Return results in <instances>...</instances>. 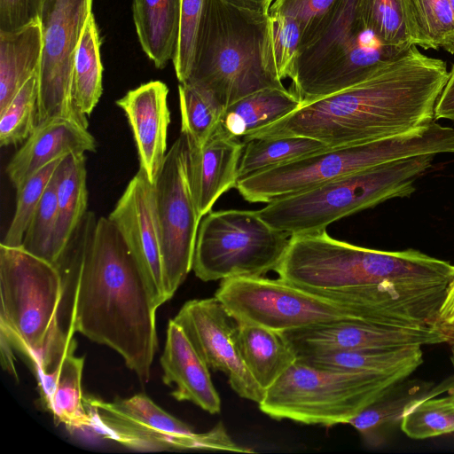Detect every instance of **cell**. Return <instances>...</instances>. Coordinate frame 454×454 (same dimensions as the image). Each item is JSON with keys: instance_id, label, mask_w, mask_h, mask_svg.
Returning <instances> with one entry per match:
<instances>
[{"instance_id": "5b68a950", "label": "cell", "mask_w": 454, "mask_h": 454, "mask_svg": "<svg viewBox=\"0 0 454 454\" xmlns=\"http://www.w3.org/2000/svg\"><path fill=\"white\" fill-rule=\"evenodd\" d=\"M267 16L229 0H205L184 82L211 93L224 110L257 90L285 87L262 65Z\"/></svg>"}, {"instance_id": "8fae6325", "label": "cell", "mask_w": 454, "mask_h": 454, "mask_svg": "<svg viewBox=\"0 0 454 454\" xmlns=\"http://www.w3.org/2000/svg\"><path fill=\"white\" fill-rule=\"evenodd\" d=\"M92 429L104 438L139 450H207L253 452L237 444L219 422L205 433H196L145 394L106 402L84 397Z\"/></svg>"}, {"instance_id": "f6af8a7d", "label": "cell", "mask_w": 454, "mask_h": 454, "mask_svg": "<svg viewBox=\"0 0 454 454\" xmlns=\"http://www.w3.org/2000/svg\"><path fill=\"white\" fill-rule=\"evenodd\" d=\"M13 346L6 339V337L0 333V350H1V364L4 370L10 372L16 379L18 378L14 365V356L12 351Z\"/></svg>"}, {"instance_id": "f1b7e54d", "label": "cell", "mask_w": 454, "mask_h": 454, "mask_svg": "<svg viewBox=\"0 0 454 454\" xmlns=\"http://www.w3.org/2000/svg\"><path fill=\"white\" fill-rule=\"evenodd\" d=\"M100 35L91 12L86 20L76 48L72 92L77 109L89 117L98 105L103 91V65Z\"/></svg>"}, {"instance_id": "60d3db41", "label": "cell", "mask_w": 454, "mask_h": 454, "mask_svg": "<svg viewBox=\"0 0 454 454\" xmlns=\"http://www.w3.org/2000/svg\"><path fill=\"white\" fill-rule=\"evenodd\" d=\"M204 3L205 0H181L179 36L172 59L179 83L186 82L190 74Z\"/></svg>"}, {"instance_id": "cb8c5ba5", "label": "cell", "mask_w": 454, "mask_h": 454, "mask_svg": "<svg viewBox=\"0 0 454 454\" xmlns=\"http://www.w3.org/2000/svg\"><path fill=\"white\" fill-rule=\"evenodd\" d=\"M238 345L247 368L265 392L298 359L281 333L252 323L238 321Z\"/></svg>"}, {"instance_id": "d6a6232c", "label": "cell", "mask_w": 454, "mask_h": 454, "mask_svg": "<svg viewBox=\"0 0 454 454\" xmlns=\"http://www.w3.org/2000/svg\"><path fill=\"white\" fill-rule=\"evenodd\" d=\"M398 384L348 423L371 445L378 444L385 430L397 421L401 422L405 410L411 404L427 395L444 391L442 386L435 387L429 392H422L419 386L397 390Z\"/></svg>"}, {"instance_id": "d6986e66", "label": "cell", "mask_w": 454, "mask_h": 454, "mask_svg": "<svg viewBox=\"0 0 454 454\" xmlns=\"http://www.w3.org/2000/svg\"><path fill=\"white\" fill-rule=\"evenodd\" d=\"M243 148L241 140L225 135L219 128L203 145H189V181L200 219L221 195L236 187Z\"/></svg>"}, {"instance_id": "9c48e42d", "label": "cell", "mask_w": 454, "mask_h": 454, "mask_svg": "<svg viewBox=\"0 0 454 454\" xmlns=\"http://www.w3.org/2000/svg\"><path fill=\"white\" fill-rule=\"evenodd\" d=\"M400 54L365 27L357 0H340L317 36L301 46L290 90L309 103L359 82Z\"/></svg>"}, {"instance_id": "5bb4252c", "label": "cell", "mask_w": 454, "mask_h": 454, "mask_svg": "<svg viewBox=\"0 0 454 454\" xmlns=\"http://www.w3.org/2000/svg\"><path fill=\"white\" fill-rule=\"evenodd\" d=\"M188 157V141L180 134L167 153L154 184L167 300L172 298L192 270L201 221L191 191Z\"/></svg>"}, {"instance_id": "836d02e7", "label": "cell", "mask_w": 454, "mask_h": 454, "mask_svg": "<svg viewBox=\"0 0 454 454\" xmlns=\"http://www.w3.org/2000/svg\"><path fill=\"white\" fill-rule=\"evenodd\" d=\"M181 134L190 146L203 145L219 128L224 108L207 90L183 82L178 85Z\"/></svg>"}, {"instance_id": "d4e9b609", "label": "cell", "mask_w": 454, "mask_h": 454, "mask_svg": "<svg viewBox=\"0 0 454 454\" xmlns=\"http://www.w3.org/2000/svg\"><path fill=\"white\" fill-rule=\"evenodd\" d=\"M301 105L298 96L286 87L262 89L226 107L219 129L225 135L243 141Z\"/></svg>"}, {"instance_id": "7bdbcfd3", "label": "cell", "mask_w": 454, "mask_h": 454, "mask_svg": "<svg viewBox=\"0 0 454 454\" xmlns=\"http://www.w3.org/2000/svg\"><path fill=\"white\" fill-rule=\"evenodd\" d=\"M435 326L454 341V276L450 281L438 311Z\"/></svg>"}, {"instance_id": "7a4b0ae2", "label": "cell", "mask_w": 454, "mask_h": 454, "mask_svg": "<svg viewBox=\"0 0 454 454\" xmlns=\"http://www.w3.org/2000/svg\"><path fill=\"white\" fill-rule=\"evenodd\" d=\"M449 77L444 61L412 45L342 90L301 104L295 111L244 141L304 136L329 147L403 135L434 121V108Z\"/></svg>"}, {"instance_id": "83f0119b", "label": "cell", "mask_w": 454, "mask_h": 454, "mask_svg": "<svg viewBox=\"0 0 454 454\" xmlns=\"http://www.w3.org/2000/svg\"><path fill=\"white\" fill-rule=\"evenodd\" d=\"M84 153L66 155L56 168L58 221L52 262L56 264L87 213L88 190Z\"/></svg>"}, {"instance_id": "7c38bea8", "label": "cell", "mask_w": 454, "mask_h": 454, "mask_svg": "<svg viewBox=\"0 0 454 454\" xmlns=\"http://www.w3.org/2000/svg\"><path fill=\"white\" fill-rule=\"evenodd\" d=\"M215 296L237 321L279 333L342 320L361 321L340 300L301 288L279 277L222 279Z\"/></svg>"}, {"instance_id": "8992f818", "label": "cell", "mask_w": 454, "mask_h": 454, "mask_svg": "<svg viewBox=\"0 0 454 454\" xmlns=\"http://www.w3.org/2000/svg\"><path fill=\"white\" fill-rule=\"evenodd\" d=\"M434 158L424 154L353 172L276 199L257 211L271 227L290 236L325 231L356 212L411 195Z\"/></svg>"}, {"instance_id": "52a82bcc", "label": "cell", "mask_w": 454, "mask_h": 454, "mask_svg": "<svg viewBox=\"0 0 454 454\" xmlns=\"http://www.w3.org/2000/svg\"><path fill=\"white\" fill-rule=\"evenodd\" d=\"M439 153H454V129L434 121L396 137L329 147L242 178L235 188L249 202L269 203L377 165Z\"/></svg>"}, {"instance_id": "f546056e", "label": "cell", "mask_w": 454, "mask_h": 454, "mask_svg": "<svg viewBox=\"0 0 454 454\" xmlns=\"http://www.w3.org/2000/svg\"><path fill=\"white\" fill-rule=\"evenodd\" d=\"M411 43L454 53V14L449 0H401Z\"/></svg>"}, {"instance_id": "d590c367", "label": "cell", "mask_w": 454, "mask_h": 454, "mask_svg": "<svg viewBox=\"0 0 454 454\" xmlns=\"http://www.w3.org/2000/svg\"><path fill=\"white\" fill-rule=\"evenodd\" d=\"M34 74L0 112L1 146L24 143L37 127L39 76Z\"/></svg>"}, {"instance_id": "3957f363", "label": "cell", "mask_w": 454, "mask_h": 454, "mask_svg": "<svg viewBox=\"0 0 454 454\" xmlns=\"http://www.w3.org/2000/svg\"><path fill=\"white\" fill-rule=\"evenodd\" d=\"M276 273L306 290L339 292L388 283L449 284L454 265L415 249L355 246L325 230L291 236Z\"/></svg>"}, {"instance_id": "681fc988", "label": "cell", "mask_w": 454, "mask_h": 454, "mask_svg": "<svg viewBox=\"0 0 454 454\" xmlns=\"http://www.w3.org/2000/svg\"><path fill=\"white\" fill-rule=\"evenodd\" d=\"M450 7L452 9L453 14H454V0H449Z\"/></svg>"}, {"instance_id": "b9f144b4", "label": "cell", "mask_w": 454, "mask_h": 454, "mask_svg": "<svg viewBox=\"0 0 454 454\" xmlns=\"http://www.w3.org/2000/svg\"><path fill=\"white\" fill-rule=\"evenodd\" d=\"M32 18L29 0H0V30L15 29Z\"/></svg>"}, {"instance_id": "bcb514c9", "label": "cell", "mask_w": 454, "mask_h": 454, "mask_svg": "<svg viewBox=\"0 0 454 454\" xmlns=\"http://www.w3.org/2000/svg\"><path fill=\"white\" fill-rule=\"evenodd\" d=\"M243 8L269 13L270 8L275 0H229Z\"/></svg>"}, {"instance_id": "1f68e13d", "label": "cell", "mask_w": 454, "mask_h": 454, "mask_svg": "<svg viewBox=\"0 0 454 454\" xmlns=\"http://www.w3.org/2000/svg\"><path fill=\"white\" fill-rule=\"evenodd\" d=\"M301 47V30L293 17L268 13L262 42V61L266 72L275 80L291 81L296 74Z\"/></svg>"}, {"instance_id": "9a60e30c", "label": "cell", "mask_w": 454, "mask_h": 454, "mask_svg": "<svg viewBox=\"0 0 454 454\" xmlns=\"http://www.w3.org/2000/svg\"><path fill=\"white\" fill-rule=\"evenodd\" d=\"M209 369L224 373L232 390L257 404L265 391L247 368L238 345V321L215 297L186 301L173 318Z\"/></svg>"}, {"instance_id": "4dcf8cb0", "label": "cell", "mask_w": 454, "mask_h": 454, "mask_svg": "<svg viewBox=\"0 0 454 454\" xmlns=\"http://www.w3.org/2000/svg\"><path fill=\"white\" fill-rule=\"evenodd\" d=\"M243 143L239 180L329 148L325 143L304 136L262 137Z\"/></svg>"}, {"instance_id": "30bf717a", "label": "cell", "mask_w": 454, "mask_h": 454, "mask_svg": "<svg viewBox=\"0 0 454 454\" xmlns=\"http://www.w3.org/2000/svg\"><path fill=\"white\" fill-rule=\"evenodd\" d=\"M290 237L267 223L258 211H210L200 223L192 270L206 282L264 276L276 271Z\"/></svg>"}, {"instance_id": "6da1fadb", "label": "cell", "mask_w": 454, "mask_h": 454, "mask_svg": "<svg viewBox=\"0 0 454 454\" xmlns=\"http://www.w3.org/2000/svg\"><path fill=\"white\" fill-rule=\"evenodd\" d=\"M55 265L62 279L63 328L115 350L147 382L158 347L159 307L116 226L87 211Z\"/></svg>"}, {"instance_id": "ac0fdd59", "label": "cell", "mask_w": 454, "mask_h": 454, "mask_svg": "<svg viewBox=\"0 0 454 454\" xmlns=\"http://www.w3.org/2000/svg\"><path fill=\"white\" fill-rule=\"evenodd\" d=\"M168 86L151 81L129 90L116 100L130 126L137 150L139 168L155 184L167 153V135L170 123Z\"/></svg>"}, {"instance_id": "ffe728a7", "label": "cell", "mask_w": 454, "mask_h": 454, "mask_svg": "<svg viewBox=\"0 0 454 454\" xmlns=\"http://www.w3.org/2000/svg\"><path fill=\"white\" fill-rule=\"evenodd\" d=\"M160 361L163 382L176 386L171 393L176 400L192 402L210 414L220 413L222 402L211 380L209 367L174 319L168 321Z\"/></svg>"}, {"instance_id": "f35d334b", "label": "cell", "mask_w": 454, "mask_h": 454, "mask_svg": "<svg viewBox=\"0 0 454 454\" xmlns=\"http://www.w3.org/2000/svg\"><path fill=\"white\" fill-rule=\"evenodd\" d=\"M58 221L56 170L29 222L22 247L51 263ZM54 264V263H53Z\"/></svg>"}, {"instance_id": "7402d4cb", "label": "cell", "mask_w": 454, "mask_h": 454, "mask_svg": "<svg viewBox=\"0 0 454 454\" xmlns=\"http://www.w3.org/2000/svg\"><path fill=\"white\" fill-rule=\"evenodd\" d=\"M75 350V349H74ZM67 352L46 371L37 372L43 406L58 424L69 431L92 430V419L85 406L82 391L84 357Z\"/></svg>"}, {"instance_id": "ab89813d", "label": "cell", "mask_w": 454, "mask_h": 454, "mask_svg": "<svg viewBox=\"0 0 454 454\" xmlns=\"http://www.w3.org/2000/svg\"><path fill=\"white\" fill-rule=\"evenodd\" d=\"M339 2L340 0H275L269 13L286 14L296 20L301 30L303 46L317 36Z\"/></svg>"}, {"instance_id": "ee69618b", "label": "cell", "mask_w": 454, "mask_h": 454, "mask_svg": "<svg viewBox=\"0 0 454 454\" xmlns=\"http://www.w3.org/2000/svg\"><path fill=\"white\" fill-rule=\"evenodd\" d=\"M434 119L454 121V65L442 89L434 108Z\"/></svg>"}, {"instance_id": "ba28073f", "label": "cell", "mask_w": 454, "mask_h": 454, "mask_svg": "<svg viewBox=\"0 0 454 454\" xmlns=\"http://www.w3.org/2000/svg\"><path fill=\"white\" fill-rule=\"evenodd\" d=\"M405 379L368 372H337L297 359L269 388L262 412L277 420L331 427L348 424Z\"/></svg>"}, {"instance_id": "7dc6e473", "label": "cell", "mask_w": 454, "mask_h": 454, "mask_svg": "<svg viewBox=\"0 0 454 454\" xmlns=\"http://www.w3.org/2000/svg\"><path fill=\"white\" fill-rule=\"evenodd\" d=\"M43 2V0H29L30 12L33 18L38 15Z\"/></svg>"}, {"instance_id": "4316f807", "label": "cell", "mask_w": 454, "mask_h": 454, "mask_svg": "<svg viewBox=\"0 0 454 454\" xmlns=\"http://www.w3.org/2000/svg\"><path fill=\"white\" fill-rule=\"evenodd\" d=\"M298 359L314 367L331 371L406 379L422 364L423 352L421 347L372 348L317 354Z\"/></svg>"}, {"instance_id": "e0dca14e", "label": "cell", "mask_w": 454, "mask_h": 454, "mask_svg": "<svg viewBox=\"0 0 454 454\" xmlns=\"http://www.w3.org/2000/svg\"><path fill=\"white\" fill-rule=\"evenodd\" d=\"M108 218L138 262L160 307L168 300L155 191L141 168L128 184Z\"/></svg>"}, {"instance_id": "603a6c76", "label": "cell", "mask_w": 454, "mask_h": 454, "mask_svg": "<svg viewBox=\"0 0 454 454\" xmlns=\"http://www.w3.org/2000/svg\"><path fill=\"white\" fill-rule=\"evenodd\" d=\"M43 28L39 16L11 30H0V112L20 88L39 72Z\"/></svg>"}, {"instance_id": "c3c4849f", "label": "cell", "mask_w": 454, "mask_h": 454, "mask_svg": "<svg viewBox=\"0 0 454 454\" xmlns=\"http://www.w3.org/2000/svg\"><path fill=\"white\" fill-rule=\"evenodd\" d=\"M451 364L454 368V341H452V348H451V356H450Z\"/></svg>"}, {"instance_id": "4fadbf2b", "label": "cell", "mask_w": 454, "mask_h": 454, "mask_svg": "<svg viewBox=\"0 0 454 454\" xmlns=\"http://www.w3.org/2000/svg\"><path fill=\"white\" fill-rule=\"evenodd\" d=\"M93 0H43L38 15L43 54L38 73L37 126L64 118L88 129V117L76 107L72 73L76 48Z\"/></svg>"}, {"instance_id": "277c9868", "label": "cell", "mask_w": 454, "mask_h": 454, "mask_svg": "<svg viewBox=\"0 0 454 454\" xmlns=\"http://www.w3.org/2000/svg\"><path fill=\"white\" fill-rule=\"evenodd\" d=\"M0 333L35 372L75 349L60 322L62 279L55 264L22 246L0 244Z\"/></svg>"}, {"instance_id": "2e32d148", "label": "cell", "mask_w": 454, "mask_h": 454, "mask_svg": "<svg viewBox=\"0 0 454 454\" xmlns=\"http://www.w3.org/2000/svg\"><path fill=\"white\" fill-rule=\"evenodd\" d=\"M281 333L298 357L337 351L422 347L450 341L435 326L397 327L351 320Z\"/></svg>"}, {"instance_id": "74e56055", "label": "cell", "mask_w": 454, "mask_h": 454, "mask_svg": "<svg viewBox=\"0 0 454 454\" xmlns=\"http://www.w3.org/2000/svg\"><path fill=\"white\" fill-rule=\"evenodd\" d=\"M64 157H60L39 169L16 190L15 212L1 244L9 247L22 245L29 222L51 176Z\"/></svg>"}, {"instance_id": "484cf974", "label": "cell", "mask_w": 454, "mask_h": 454, "mask_svg": "<svg viewBox=\"0 0 454 454\" xmlns=\"http://www.w3.org/2000/svg\"><path fill=\"white\" fill-rule=\"evenodd\" d=\"M181 0H133V20L142 50L154 66L173 59L179 36Z\"/></svg>"}, {"instance_id": "44dd1931", "label": "cell", "mask_w": 454, "mask_h": 454, "mask_svg": "<svg viewBox=\"0 0 454 454\" xmlns=\"http://www.w3.org/2000/svg\"><path fill=\"white\" fill-rule=\"evenodd\" d=\"M97 142L88 129L64 118L38 125L6 166L13 187L19 189L50 162L70 153L96 152Z\"/></svg>"}, {"instance_id": "8d00e7d4", "label": "cell", "mask_w": 454, "mask_h": 454, "mask_svg": "<svg viewBox=\"0 0 454 454\" xmlns=\"http://www.w3.org/2000/svg\"><path fill=\"white\" fill-rule=\"evenodd\" d=\"M357 10L365 27L386 46L399 53L412 46L401 0H357Z\"/></svg>"}, {"instance_id": "e575fe53", "label": "cell", "mask_w": 454, "mask_h": 454, "mask_svg": "<svg viewBox=\"0 0 454 454\" xmlns=\"http://www.w3.org/2000/svg\"><path fill=\"white\" fill-rule=\"evenodd\" d=\"M427 395L404 411L400 426L410 438L423 440L454 433V390L443 397Z\"/></svg>"}]
</instances>
